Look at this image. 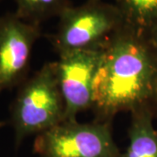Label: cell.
Listing matches in <instances>:
<instances>
[{
  "mask_svg": "<svg viewBox=\"0 0 157 157\" xmlns=\"http://www.w3.org/2000/svg\"><path fill=\"white\" fill-rule=\"evenodd\" d=\"M150 109L157 116V59L148 34L124 25L103 49L94 83V121Z\"/></svg>",
  "mask_w": 157,
  "mask_h": 157,
  "instance_id": "obj_1",
  "label": "cell"
},
{
  "mask_svg": "<svg viewBox=\"0 0 157 157\" xmlns=\"http://www.w3.org/2000/svg\"><path fill=\"white\" fill-rule=\"evenodd\" d=\"M65 121V103L58 82L55 61L47 62L19 86L11 107L16 148L26 137Z\"/></svg>",
  "mask_w": 157,
  "mask_h": 157,
  "instance_id": "obj_2",
  "label": "cell"
},
{
  "mask_svg": "<svg viewBox=\"0 0 157 157\" xmlns=\"http://www.w3.org/2000/svg\"><path fill=\"white\" fill-rule=\"evenodd\" d=\"M59 19L55 33L47 35L58 55L104 49L125 25L119 7L102 0H86L80 6H70Z\"/></svg>",
  "mask_w": 157,
  "mask_h": 157,
  "instance_id": "obj_3",
  "label": "cell"
},
{
  "mask_svg": "<svg viewBox=\"0 0 157 157\" xmlns=\"http://www.w3.org/2000/svg\"><path fill=\"white\" fill-rule=\"evenodd\" d=\"M38 157H120L112 123L94 121L80 123L65 121L36 136Z\"/></svg>",
  "mask_w": 157,
  "mask_h": 157,
  "instance_id": "obj_4",
  "label": "cell"
},
{
  "mask_svg": "<svg viewBox=\"0 0 157 157\" xmlns=\"http://www.w3.org/2000/svg\"><path fill=\"white\" fill-rule=\"evenodd\" d=\"M103 49L67 52L55 61L59 89L65 103V121H76L80 113L92 109L94 83Z\"/></svg>",
  "mask_w": 157,
  "mask_h": 157,
  "instance_id": "obj_5",
  "label": "cell"
},
{
  "mask_svg": "<svg viewBox=\"0 0 157 157\" xmlns=\"http://www.w3.org/2000/svg\"><path fill=\"white\" fill-rule=\"evenodd\" d=\"M41 25L22 20L15 12L0 15V94L27 78L33 48Z\"/></svg>",
  "mask_w": 157,
  "mask_h": 157,
  "instance_id": "obj_6",
  "label": "cell"
},
{
  "mask_svg": "<svg viewBox=\"0 0 157 157\" xmlns=\"http://www.w3.org/2000/svg\"><path fill=\"white\" fill-rule=\"evenodd\" d=\"M156 113L150 109L131 113L128 144L120 157H157V129L154 125Z\"/></svg>",
  "mask_w": 157,
  "mask_h": 157,
  "instance_id": "obj_7",
  "label": "cell"
},
{
  "mask_svg": "<svg viewBox=\"0 0 157 157\" xmlns=\"http://www.w3.org/2000/svg\"><path fill=\"white\" fill-rule=\"evenodd\" d=\"M125 24L148 33L157 26V0H115Z\"/></svg>",
  "mask_w": 157,
  "mask_h": 157,
  "instance_id": "obj_8",
  "label": "cell"
},
{
  "mask_svg": "<svg viewBox=\"0 0 157 157\" xmlns=\"http://www.w3.org/2000/svg\"><path fill=\"white\" fill-rule=\"evenodd\" d=\"M17 17L30 24L41 25L52 17H59L70 6V0H14Z\"/></svg>",
  "mask_w": 157,
  "mask_h": 157,
  "instance_id": "obj_9",
  "label": "cell"
},
{
  "mask_svg": "<svg viewBox=\"0 0 157 157\" xmlns=\"http://www.w3.org/2000/svg\"><path fill=\"white\" fill-rule=\"evenodd\" d=\"M147 34H148V37L150 39L151 44L153 45V48H154V51H155V56H156L157 59V26L155 28L151 30Z\"/></svg>",
  "mask_w": 157,
  "mask_h": 157,
  "instance_id": "obj_10",
  "label": "cell"
},
{
  "mask_svg": "<svg viewBox=\"0 0 157 157\" xmlns=\"http://www.w3.org/2000/svg\"><path fill=\"white\" fill-rule=\"evenodd\" d=\"M4 125H5V123H4V122H0V128H1V127H3Z\"/></svg>",
  "mask_w": 157,
  "mask_h": 157,
  "instance_id": "obj_11",
  "label": "cell"
},
{
  "mask_svg": "<svg viewBox=\"0 0 157 157\" xmlns=\"http://www.w3.org/2000/svg\"><path fill=\"white\" fill-rule=\"evenodd\" d=\"M114 1H115V0H114Z\"/></svg>",
  "mask_w": 157,
  "mask_h": 157,
  "instance_id": "obj_12",
  "label": "cell"
}]
</instances>
